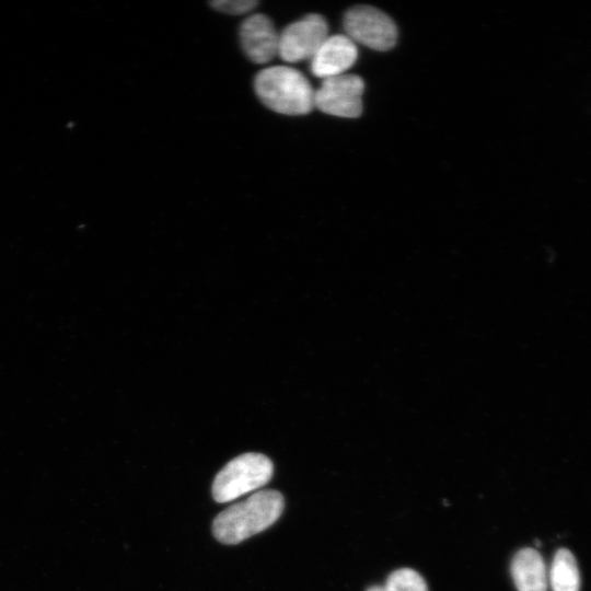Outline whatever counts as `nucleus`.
I'll return each mask as SVG.
<instances>
[{
  "label": "nucleus",
  "instance_id": "obj_1",
  "mask_svg": "<svg viewBox=\"0 0 591 591\" xmlns=\"http://www.w3.org/2000/svg\"><path fill=\"white\" fill-rule=\"evenodd\" d=\"M283 506L279 491H257L220 512L213 520V534L223 544H237L273 525Z\"/></svg>",
  "mask_w": 591,
  "mask_h": 591
},
{
  "label": "nucleus",
  "instance_id": "obj_2",
  "mask_svg": "<svg viewBox=\"0 0 591 591\" xmlns=\"http://www.w3.org/2000/svg\"><path fill=\"white\" fill-rule=\"evenodd\" d=\"M255 91L270 109L285 115H303L314 107L315 91L298 70L274 66L255 78Z\"/></svg>",
  "mask_w": 591,
  "mask_h": 591
},
{
  "label": "nucleus",
  "instance_id": "obj_3",
  "mask_svg": "<svg viewBox=\"0 0 591 591\" xmlns=\"http://www.w3.org/2000/svg\"><path fill=\"white\" fill-rule=\"evenodd\" d=\"M271 461L260 453H244L231 460L217 474L212 496L228 502L266 485L273 476Z\"/></svg>",
  "mask_w": 591,
  "mask_h": 591
},
{
  "label": "nucleus",
  "instance_id": "obj_4",
  "mask_svg": "<svg viewBox=\"0 0 591 591\" xmlns=\"http://www.w3.org/2000/svg\"><path fill=\"white\" fill-rule=\"evenodd\" d=\"M344 28L355 44H362L374 50L392 48L397 38L393 20L381 10L359 5L350 9L344 18Z\"/></svg>",
  "mask_w": 591,
  "mask_h": 591
},
{
  "label": "nucleus",
  "instance_id": "obj_5",
  "mask_svg": "<svg viewBox=\"0 0 591 591\" xmlns=\"http://www.w3.org/2000/svg\"><path fill=\"white\" fill-rule=\"evenodd\" d=\"M363 90V80L356 74L327 78L315 90L314 106L329 115L355 118L362 112Z\"/></svg>",
  "mask_w": 591,
  "mask_h": 591
},
{
  "label": "nucleus",
  "instance_id": "obj_6",
  "mask_svg": "<svg viewBox=\"0 0 591 591\" xmlns=\"http://www.w3.org/2000/svg\"><path fill=\"white\" fill-rule=\"evenodd\" d=\"M327 37L328 26L324 18L306 15L279 34L278 55L288 62L311 60Z\"/></svg>",
  "mask_w": 591,
  "mask_h": 591
},
{
  "label": "nucleus",
  "instance_id": "obj_7",
  "mask_svg": "<svg viewBox=\"0 0 591 591\" xmlns=\"http://www.w3.org/2000/svg\"><path fill=\"white\" fill-rule=\"evenodd\" d=\"M357 57V46L348 36L328 35L312 57L311 70L323 80L341 76L354 66Z\"/></svg>",
  "mask_w": 591,
  "mask_h": 591
},
{
  "label": "nucleus",
  "instance_id": "obj_8",
  "mask_svg": "<svg viewBox=\"0 0 591 591\" xmlns=\"http://www.w3.org/2000/svg\"><path fill=\"white\" fill-rule=\"evenodd\" d=\"M240 37L246 56L256 63H266L278 55L279 34L264 14H254L241 25Z\"/></svg>",
  "mask_w": 591,
  "mask_h": 591
},
{
  "label": "nucleus",
  "instance_id": "obj_9",
  "mask_svg": "<svg viewBox=\"0 0 591 591\" xmlns=\"http://www.w3.org/2000/svg\"><path fill=\"white\" fill-rule=\"evenodd\" d=\"M511 576L518 591H547L548 575L538 552L522 548L512 558Z\"/></svg>",
  "mask_w": 591,
  "mask_h": 591
},
{
  "label": "nucleus",
  "instance_id": "obj_10",
  "mask_svg": "<svg viewBox=\"0 0 591 591\" xmlns=\"http://www.w3.org/2000/svg\"><path fill=\"white\" fill-rule=\"evenodd\" d=\"M548 582L553 591H579L580 573L572 553L560 548L554 556Z\"/></svg>",
  "mask_w": 591,
  "mask_h": 591
},
{
  "label": "nucleus",
  "instance_id": "obj_11",
  "mask_svg": "<svg viewBox=\"0 0 591 591\" xmlns=\"http://www.w3.org/2000/svg\"><path fill=\"white\" fill-rule=\"evenodd\" d=\"M385 591H428L425 579L416 570L401 568L393 571L386 579Z\"/></svg>",
  "mask_w": 591,
  "mask_h": 591
},
{
  "label": "nucleus",
  "instance_id": "obj_12",
  "mask_svg": "<svg viewBox=\"0 0 591 591\" xmlns=\"http://www.w3.org/2000/svg\"><path fill=\"white\" fill-rule=\"evenodd\" d=\"M257 2L253 0H217L211 5L223 13L244 14L256 7Z\"/></svg>",
  "mask_w": 591,
  "mask_h": 591
},
{
  "label": "nucleus",
  "instance_id": "obj_13",
  "mask_svg": "<svg viewBox=\"0 0 591 591\" xmlns=\"http://www.w3.org/2000/svg\"><path fill=\"white\" fill-rule=\"evenodd\" d=\"M368 591H385L384 588L381 587H372Z\"/></svg>",
  "mask_w": 591,
  "mask_h": 591
}]
</instances>
